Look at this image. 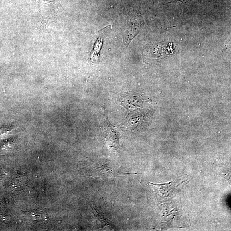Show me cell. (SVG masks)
I'll list each match as a JSON object with an SVG mask.
<instances>
[{
	"label": "cell",
	"instance_id": "6da1fadb",
	"mask_svg": "<svg viewBox=\"0 0 231 231\" xmlns=\"http://www.w3.org/2000/svg\"><path fill=\"white\" fill-rule=\"evenodd\" d=\"M109 27L110 26L107 27L105 29H103L101 31L102 32L100 33V36L98 37V38L95 43L94 48L91 53V60L93 62H96L98 60L104 36L106 35L107 32H108L110 30Z\"/></svg>",
	"mask_w": 231,
	"mask_h": 231
},
{
	"label": "cell",
	"instance_id": "7a4b0ae2",
	"mask_svg": "<svg viewBox=\"0 0 231 231\" xmlns=\"http://www.w3.org/2000/svg\"><path fill=\"white\" fill-rule=\"evenodd\" d=\"M177 1H179L181 2L182 3V4H183V5H184V2L183 0H175V1L174 2H176Z\"/></svg>",
	"mask_w": 231,
	"mask_h": 231
}]
</instances>
